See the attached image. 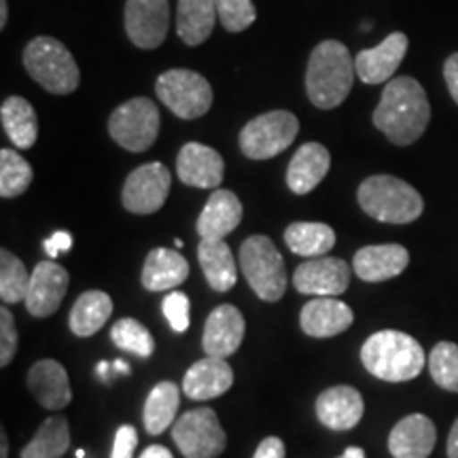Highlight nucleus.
Listing matches in <instances>:
<instances>
[{
  "mask_svg": "<svg viewBox=\"0 0 458 458\" xmlns=\"http://www.w3.org/2000/svg\"><path fill=\"white\" fill-rule=\"evenodd\" d=\"M371 119L393 145H411L425 134L431 122V105L425 88L411 77L391 79Z\"/></svg>",
  "mask_w": 458,
  "mask_h": 458,
  "instance_id": "f257e3e1",
  "label": "nucleus"
},
{
  "mask_svg": "<svg viewBox=\"0 0 458 458\" xmlns=\"http://www.w3.org/2000/svg\"><path fill=\"white\" fill-rule=\"evenodd\" d=\"M354 60L346 45L323 41L312 49L306 71L308 98L317 108L331 111L351 94L354 83Z\"/></svg>",
  "mask_w": 458,
  "mask_h": 458,
  "instance_id": "f03ea898",
  "label": "nucleus"
},
{
  "mask_svg": "<svg viewBox=\"0 0 458 458\" xmlns=\"http://www.w3.org/2000/svg\"><path fill=\"white\" fill-rule=\"evenodd\" d=\"M360 360L371 376L385 382H408L420 376L427 357L414 337L386 329L368 337L360 348Z\"/></svg>",
  "mask_w": 458,
  "mask_h": 458,
  "instance_id": "7ed1b4c3",
  "label": "nucleus"
},
{
  "mask_svg": "<svg viewBox=\"0 0 458 458\" xmlns=\"http://www.w3.org/2000/svg\"><path fill=\"white\" fill-rule=\"evenodd\" d=\"M359 204L371 219L382 223H405L416 221L425 210L422 196L410 182L391 174H374L365 179L359 187Z\"/></svg>",
  "mask_w": 458,
  "mask_h": 458,
  "instance_id": "20e7f679",
  "label": "nucleus"
},
{
  "mask_svg": "<svg viewBox=\"0 0 458 458\" xmlns=\"http://www.w3.org/2000/svg\"><path fill=\"white\" fill-rule=\"evenodd\" d=\"M24 66L30 77L51 94L66 96L79 88V66L71 51L51 37H37L26 45Z\"/></svg>",
  "mask_w": 458,
  "mask_h": 458,
  "instance_id": "39448f33",
  "label": "nucleus"
},
{
  "mask_svg": "<svg viewBox=\"0 0 458 458\" xmlns=\"http://www.w3.org/2000/svg\"><path fill=\"white\" fill-rule=\"evenodd\" d=\"M240 267L246 283L263 301H278L286 291L284 259L267 236H250L240 246Z\"/></svg>",
  "mask_w": 458,
  "mask_h": 458,
  "instance_id": "423d86ee",
  "label": "nucleus"
},
{
  "mask_svg": "<svg viewBox=\"0 0 458 458\" xmlns=\"http://www.w3.org/2000/svg\"><path fill=\"white\" fill-rule=\"evenodd\" d=\"M300 131V122L289 111H270L250 119L240 131V148L249 159H272L286 151Z\"/></svg>",
  "mask_w": 458,
  "mask_h": 458,
  "instance_id": "0eeeda50",
  "label": "nucleus"
},
{
  "mask_svg": "<svg viewBox=\"0 0 458 458\" xmlns=\"http://www.w3.org/2000/svg\"><path fill=\"white\" fill-rule=\"evenodd\" d=\"M159 108L148 98H131L108 117V134L125 151L142 153L153 147L159 134Z\"/></svg>",
  "mask_w": 458,
  "mask_h": 458,
  "instance_id": "6e6552de",
  "label": "nucleus"
},
{
  "mask_svg": "<svg viewBox=\"0 0 458 458\" xmlns=\"http://www.w3.org/2000/svg\"><path fill=\"white\" fill-rule=\"evenodd\" d=\"M157 98L181 119L204 117L213 106V88L206 77L189 68H172L159 74Z\"/></svg>",
  "mask_w": 458,
  "mask_h": 458,
  "instance_id": "1a4fd4ad",
  "label": "nucleus"
},
{
  "mask_svg": "<svg viewBox=\"0 0 458 458\" xmlns=\"http://www.w3.org/2000/svg\"><path fill=\"white\" fill-rule=\"evenodd\" d=\"M172 439L185 458H216L227 444L219 416L210 408L185 411L172 425Z\"/></svg>",
  "mask_w": 458,
  "mask_h": 458,
  "instance_id": "9d476101",
  "label": "nucleus"
},
{
  "mask_svg": "<svg viewBox=\"0 0 458 458\" xmlns=\"http://www.w3.org/2000/svg\"><path fill=\"white\" fill-rule=\"evenodd\" d=\"M172 174L164 164L151 162L136 168L125 179L122 202L134 215H153L165 204L170 193Z\"/></svg>",
  "mask_w": 458,
  "mask_h": 458,
  "instance_id": "9b49d317",
  "label": "nucleus"
},
{
  "mask_svg": "<svg viewBox=\"0 0 458 458\" xmlns=\"http://www.w3.org/2000/svg\"><path fill=\"white\" fill-rule=\"evenodd\" d=\"M168 26V0H128L125 3V32L139 49H157L165 41Z\"/></svg>",
  "mask_w": 458,
  "mask_h": 458,
  "instance_id": "f8f14e48",
  "label": "nucleus"
},
{
  "mask_svg": "<svg viewBox=\"0 0 458 458\" xmlns=\"http://www.w3.org/2000/svg\"><path fill=\"white\" fill-rule=\"evenodd\" d=\"M293 284L303 295L335 297L342 295L351 284V270L348 263L337 257H314L297 266Z\"/></svg>",
  "mask_w": 458,
  "mask_h": 458,
  "instance_id": "ddd939ff",
  "label": "nucleus"
},
{
  "mask_svg": "<svg viewBox=\"0 0 458 458\" xmlns=\"http://www.w3.org/2000/svg\"><path fill=\"white\" fill-rule=\"evenodd\" d=\"M71 276L55 261H41L30 274V286H28L26 308L32 317L45 318L51 317L62 300H64Z\"/></svg>",
  "mask_w": 458,
  "mask_h": 458,
  "instance_id": "4468645a",
  "label": "nucleus"
},
{
  "mask_svg": "<svg viewBox=\"0 0 458 458\" xmlns=\"http://www.w3.org/2000/svg\"><path fill=\"white\" fill-rule=\"evenodd\" d=\"M408 37L403 32H393L374 49H363L354 57V71L357 77L368 85H377L391 81L397 72L405 54H408Z\"/></svg>",
  "mask_w": 458,
  "mask_h": 458,
  "instance_id": "2eb2a0df",
  "label": "nucleus"
},
{
  "mask_svg": "<svg viewBox=\"0 0 458 458\" xmlns=\"http://www.w3.org/2000/svg\"><path fill=\"white\" fill-rule=\"evenodd\" d=\"M244 317L232 303H223L210 312L204 325L202 348L208 357H232L244 340Z\"/></svg>",
  "mask_w": 458,
  "mask_h": 458,
  "instance_id": "dca6fc26",
  "label": "nucleus"
},
{
  "mask_svg": "<svg viewBox=\"0 0 458 458\" xmlns=\"http://www.w3.org/2000/svg\"><path fill=\"white\" fill-rule=\"evenodd\" d=\"M176 172H179V179L189 187L216 189L223 182L225 162L215 148L199 145V142H187L176 157Z\"/></svg>",
  "mask_w": 458,
  "mask_h": 458,
  "instance_id": "f3484780",
  "label": "nucleus"
},
{
  "mask_svg": "<svg viewBox=\"0 0 458 458\" xmlns=\"http://www.w3.org/2000/svg\"><path fill=\"white\" fill-rule=\"evenodd\" d=\"M410 266V253L401 244H376L357 250L352 270L365 283H385Z\"/></svg>",
  "mask_w": 458,
  "mask_h": 458,
  "instance_id": "a211bd4d",
  "label": "nucleus"
},
{
  "mask_svg": "<svg viewBox=\"0 0 458 458\" xmlns=\"http://www.w3.org/2000/svg\"><path fill=\"white\" fill-rule=\"evenodd\" d=\"M437 444V431L431 418L410 414L399 420L388 435V450L394 458H428Z\"/></svg>",
  "mask_w": 458,
  "mask_h": 458,
  "instance_id": "6ab92c4d",
  "label": "nucleus"
},
{
  "mask_svg": "<svg viewBox=\"0 0 458 458\" xmlns=\"http://www.w3.org/2000/svg\"><path fill=\"white\" fill-rule=\"evenodd\" d=\"M363 397L352 386H334L318 394L317 416L331 431H351L363 418Z\"/></svg>",
  "mask_w": 458,
  "mask_h": 458,
  "instance_id": "aec40b11",
  "label": "nucleus"
},
{
  "mask_svg": "<svg viewBox=\"0 0 458 458\" xmlns=\"http://www.w3.org/2000/svg\"><path fill=\"white\" fill-rule=\"evenodd\" d=\"M233 385V369L225 359L206 357L187 369L182 377V393L193 401H208L221 397Z\"/></svg>",
  "mask_w": 458,
  "mask_h": 458,
  "instance_id": "412c9836",
  "label": "nucleus"
},
{
  "mask_svg": "<svg viewBox=\"0 0 458 458\" xmlns=\"http://www.w3.org/2000/svg\"><path fill=\"white\" fill-rule=\"evenodd\" d=\"M28 388L45 410H62L72 401L64 365L54 359L37 360L28 371Z\"/></svg>",
  "mask_w": 458,
  "mask_h": 458,
  "instance_id": "4be33fe9",
  "label": "nucleus"
},
{
  "mask_svg": "<svg viewBox=\"0 0 458 458\" xmlns=\"http://www.w3.org/2000/svg\"><path fill=\"white\" fill-rule=\"evenodd\" d=\"M354 314L351 306L337 301L334 297H317L303 306L300 323L303 334L310 337H334L340 335L352 325Z\"/></svg>",
  "mask_w": 458,
  "mask_h": 458,
  "instance_id": "5701e85b",
  "label": "nucleus"
},
{
  "mask_svg": "<svg viewBox=\"0 0 458 458\" xmlns=\"http://www.w3.org/2000/svg\"><path fill=\"white\" fill-rule=\"evenodd\" d=\"M329 168L331 156L327 148L320 142H306L297 148L289 168H286V185L297 196H306L314 187L320 185Z\"/></svg>",
  "mask_w": 458,
  "mask_h": 458,
  "instance_id": "b1692460",
  "label": "nucleus"
},
{
  "mask_svg": "<svg viewBox=\"0 0 458 458\" xmlns=\"http://www.w3.org/2000/svg\"><path fill=\"white\" fill-rule=\"evenodd\" d=\"M242 204L229 189H215L198 219V233L206 240H223L242 221Z\"/></svg>",
  "mask_w": 458,
  "mask_h": 458,
  "instance_id": "393cba45",
  "label": "nucleus"
},
{
  "mask_svg": "<svg viewBox=\"0 0 458 458\" xmlns=\"http://www.w3.org/2000/svg\"><path fill=\"white\" fill-rule=\"evenodd\" d=\"M189 276L185 257L170 249H153L142 267V286L147 291H165L182 284Z\"/></svg>",
  "mask_w": 458,
  "mask_h": 458,
  "instance_id": "a878e982",
  "label": "nucleus"
},
{
  "mask_svg": "<svg viewBox=\"0 0 458 458\" xmlns=\"http://www.w3.org/2000/svg\"><path fill=\"white\" fill-rule=\"evenodd\" d=\"M216 17L219 15H216L215 0H179L176 32L181 41L189 47L202 45L213 34Z\"/></svg>",
  "mask_w": 458,
  "mask_h": 458,
  "instance_id": "bb28decb",
  "label": "nucleus"
},
{
  "mask_svg": "<svg viewBox=\"0 0 458 458\" xmlns=\"http://www.w3.org/2000/svg\"><path fill=\"white\" fill-rule=\"evenodd\" d=\"M198 259L208 284L219 293L233 289L238 280L236 261H233L232 249L223 240H206L198 246Z\"/></svg>",
  "mask_w": 458,
  "mask_h": 458,
  "instance_id": "cd10ccee",
  "label": "nucleus"
},
{
  "mask_svg": "<svg viewBox=\"0 0 458 458\" xmlns=\"http://www.w3.org/2000/svg\"><path fill=\"white\" fill-rule=\"evenodd\" d=\"M0 122L17 148H30L38 139V119L30 102L11 96L0 106Z\"/></svg>",
  "mask_w": 458,
  "mask_h": 458,
  "instance_id": "c85d7f7f",
  "label": "nucleus"
},
{
  "mask_svg": "<svg viewBox=\"0 0 458 458\" xmlns=\"http://www.w3.org/2000/svg\"><path fill=\"white\" fill-rule=\"evenodd\" d=\"M113 314V300L105 291H85L71 310V331L77 337H89L105 327Z\"/></svg>",
  "mask_w": 458,
  "mask_h": 458,
  "instance_id": "c756f323",
  "label": "nucleus"
},
{
  "mask_svg": "<svg viewBox=\"0 0 458 458\" xmlns=\"http://www.w3.org/2000/svg\"><path fill=\"white\" fill-rule=\"evenodd\" d=\"M181 405V393L174 382H159L148 393L142 410V420L148 435H162L170 425H174L176 411Z\"/></svg>",
  "mask_w": 458,
  "mask_h": 458,
  "instance_id": "7c9ffc66",
  "label": "nucleus"
},
{
  "mask_svg": "<svg viewBox=\"0 0 458 458\" xmlns=\"http://www.w3.org/2000/svg\"><path fill=\"white\" fill-rule=\"evenodd\" d=\"M284 242L291 253L314 259L334 249L335 232L325 223H291L284 229Z\"/></svg>",
  "mask_w": 458,
  "mask_h": 458,
  "instance_id": "2f4dec72",
  "label": "nucleus"
},
{
  "mask_svg": "<svg viewBox=\"0 0 458 458\" xmlns=\"http://www.w3.org/2000/svg\"><path fill=\"white\" fill-rule=\"evenodd\" d=\"M71 445V431L64 416L47 418L32 442L21 450V458H60Z\"/></svg>",
  "mask_w": 458,
  "mask_h": 458,
  "instance_id": "473e14b6",
  "label": "nucleus"
},
{
  "mask_svg": "<svg viewBox=\"0 0 458 458\" xmlns=\"http://www.w3.org/2000/svg\"><path fill=\"white\" fill-rule=\"evenodd\" d=\"M30 274L26 272L24 261L7 249L0 250V300L4 303L26 301Z\"/></svg>",
  "mask_w": 458,
  "mask_h": 458,
  "instance_id": "72a5a7b5",
  "label": "nucleus"
},
{
  "mask_svg": "<svg viewBox=\"0 0 458 458\" xmlns=\"http://www.w3.org/2000/svg\"><path fill=\"white\" fill-rule=\"evenodd\" d=\"M32 182V168L17 151H0V196L17 198L28 191Z\"/></svg>",
  "mask_w": 458,
  "mask_h": 458,
  "instance_id": "f704fd0d",
  "label": "nucleus"
},
{
  "mask_svg": "<svg viewBox=\"0 0 458 458\" xmlns=\"http://www.w3.org/2000/svg\"><path fill=\"white\" fill-rule=\"evenodd\" d=\"M111 340L122 351L147 359L156 352V340L145 325L134 318H122L111 327Z\"/></svg>",
  "mask_w": 458,
  "mask_h": 458,
  "instance_id": "c9c22d12",
  "label": "nucleus"
},
{
  "mask_svg": "<svg viewBox=\"0 0 458 458\" xmlns=\"http://www.w3.org/2000/svg\"><path fill=\"white\" fill-rule=\"evenodd\" d=\"M428 369L435 385L444 391L458 393V346L452 342H439L428 354Z\"/></svg>",
  "mask_w": 458,
  "mask_h": 458,
  "instance_id": "e433bc0d",
  "label": "nucleus"
},
{
  "mask_svg": "<svg viewBox=\"0 0 458 458\" xmlns=\"http://www.w3.org/2000/svg\"><path fill=\"white\" fill-rule=\"evenodd\" d=\"M216 15L229 32H242L257 20L253 0H215Z\"/></svg>",
  "mask_w": 458,
  "mask_h": 458,
  "instance_id": "4c0bfd02",
  "label": "nucleus"
},
{
  "mask_svg": "<svg viewBox=\"0 0 458 458\" xmlns=\"http://www.w3.org/2000/svg\"><path fill=\"white\" fill-rule=\"evenodd\" d=\"M164 317L168 318L170 327L176 331V334H185L189 329V297L181 291H172L164 297L162 301Z\"/></svg>",
  "mask_w": 458,
  "mask_h": 458,
  "instance_id": "58836bf2",
  "label": "nucleus"
},
{
  "mask_svg": "<svg viewBox=\"0 0 458 458\" xmlns=\"http://www.w3.org/2000/svg\"><path fill=\"white\" fill-rule=\"evenodd\" d=\"M17 352V329L9 308L0 310V368H7Z\"/></svg>",
  "mask_w": 458,
  "mask_h": 458,
  "instance_id": "ea45409f",
  "label": "nucleus"
},
{
  "mask_svg": "<svg viewBox=\"0 0 458 458\" xmlns=\"http://www.w3.org/2000/svg\"><path fill=\"white\" fill-rule=\"evenodd\" d=\"M139 445V433L134 427L122 425L114 433L111 458H134V450Z\"/></svg>",
  "mask_w": 458,
  "mask_h": 458,
  "instance_id": "a19ab883",
  "label": "nucleus"
},
{
  "mask_svg": "<svg viewBox=\"0 0 458 458\" xmlns=\"http://www.w3.org/2000/svg\"><path fill=\"white\" fill-rule=\"evenodd\" d=\"M43 249L49 259H55L60 253H66V250L72 249V236L68 232H55L54 236L45 240Z\"/></svg>",
  "mask_w": 458,
  "mask_h": 458,
  "instance_id": "79ce46f5",
  "label": "nucleus"
},
{
  "mask_svg": "<svg viewBox=\"0 0 458 458\" xmlns=\"http://www.w3.org/2000/svg\"><path fill=\"white\" fill-rule=\"evenodd\" d=\"M444 79L448 85L452 100L458 105V54H452L444 64Z\"/></svg>",
  "mask_w": 458,
  "mask_h": 458,
  "instance_id": "37998d69",
  "label": "nucleus"
},
{
  "mask_svg": "<svg viewBox=\"0 0 458 458\" xmlns=\"http://www.w3.org/2000/svg\"><path fill=\"white\" fill-rule=\"evenodd\" d=\"M253 458H284V442L280 437H266Z\"/></svg>",
  "mask_w": 458,
  "mask_h": 458,
  "instance_id": "c03bdc74",
  "label": "nucleus"
},
{
  "mask_svg": "<svg viewBox=\"0 0 458 458\" xmlns=\"http://www.w3.org/2000/svg\"><path fill=\"white\" fill-rule=\"evenodd\" d=\"M140 458H172V454L168 448H164V445H148V448L140 454Z\"/></svg>",
  "mask_w": 458,
  "mask_h": 458,
  "instance_id": "a18cd8bd",
  "label": "nucleus"
},
{
  "mask_svg": "<svg viewBox=\"0 0 458 458\" xmlns=\"http://www.w3.org/2000/svg\"><path fill=\"white\" fill-rule=\"evenodd\" d=\"M448 456L450 458H458V420L452 427L450 437H448Z\"/></svg>",
  "mask_w": 458,
  "mask_h": 458,
  "instance_id": "49530a36",
  "label": "nucleus"
},
{
  "mask_svg": "<svg viewBox=\"0 0 458 458\" xmlns=\"http://www.w3.org/2000/svg\"><path fill=\"white\" fill-rule=\"evenodd\" d=\"M111 369H113V365L108 363V360H100L98 368H96V374L100 376L102 382H108V374H111Z\"/></svg>",
  "mask_w": 458,
  "mask_h": 458,
  "instance_id": "de8ad7c7",
  "label": "nucleus"
},
{
  "mask_svg": "<svg viewBox=\"0 0 458 458\" xmlns=\"http://www.w3.org/2000/svg\"><path fill=\"white\" fill-rule=\"evenodd\" d=\"M7 17H9L7 0H0V30H4V28H7Z\"/></svg>",
  "mask_w": 458,
  "mask_h": 458,
  "instance_id": "09e8293b",
  "label": "nucleus"
},
{
  "mask_svg": "<svg viewBox=\"0 0 458 458\" xmlns=\"http://www.w3.org/2000/svg\"><path fill=\"white\" fill-rule=\"evenodd\" d=\"M113 369L117 371V374H122V376H130V365L125 363V360H122V359L113 360Z\"/></svg>",
  "mask_w": 458,
  "mask_h": 458,
  "instance_id": "8fccbe9b",
  "label": "nucleus"
},
{
  "mask_svg": "<svg viewBox=\"0 0 458 458\" xmlns=\"http://www.w3.org/2000/svg\"><path fill=\"white\" fill-rule=\"evenodd\" d=\"M340 458H365V450L352 445V448H346V452H344Z\"/></svg>",
  "mask_w": 458,
  "mask_h": 458,
  "instance_id": "3c124183",
  "label": "nucleus"
},
{
  "mask_svg": "<svg viewBox=\"0 0 458 458\" xmlns=\"http://www.w3.org/2000/svg\"><path fill=\"white\" fill-rule=\"evenodd\" d=\"M9 456V439L7 433H0V458H7Z\"/></svg>",
  "mask_w": 458,
  "mask_h": 458,
  "instance_id": "603ef678",
  "label": "nucleus"
},
{
  "mask_svg": "<svg viewBox=\"0 0 458 458\" xmlns=\"http://www.w3.org/2000/svg\"><path fill=\"white\" fill-rule=\"evenodd\" d=\"M174 246H176V249H182V240L176 238V240H174Z\"/></svg>",
  "mask_w": 458,
  "mask_h": 458,
  "instance_id": "864d4df0",
  "label": "nucleus"
},
{
  "mask_svg": "<svg viewBox=\"0 0 458 458\" xmlns=\"http://www.w3.org/2000/svg\"><path fill=\"white\" fill-rule=\"evenodd\" d=\"M77 458H85V450H77Z\"/></svg>",
  "mask_w": 458,
  "mask_h": 458,
  "instance_id": "5fc2aeb1",
  "label": "nucleus"
}]
</instances>
